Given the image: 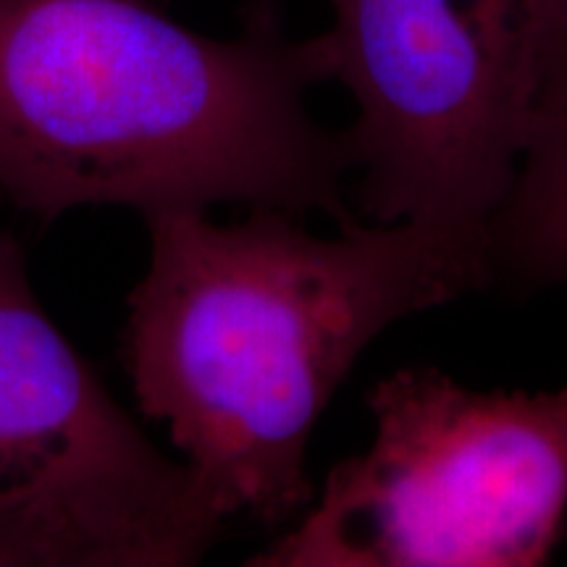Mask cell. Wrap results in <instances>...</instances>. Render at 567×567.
Instances as JSON below:
<instances>
[{
  "label": "cell",
  "instance_id": "cell-1",
  "mask_svg": "<svg viewBox=\"0 0 567 567\" xmlns=\"http://www.w3.org/2000/svg\"><path fill=\"white\" fill-rule=\"evenodd\" d=\"M250 208L145 216L147 271L132 289L124 365L142 413L226 517L284 526L313 502L308 444L381 331L492 284L486 224L339 226Z\"/></svg>",
  "mask_w": 567,
  "mask_h": 567
},
{
  "label": "cell",
  "instance_id": "cell-2",
  "mask_svg": "<svg viewBox=\"0 0 567 567\" xmlns=\"http://www.w3.org/2000/svg\"><path fill=\"white\" fill-rule=\"evenodd\" d=\"M329 34L295 40L271 0L208 38L142 0H0V193L42 221L213 205L354 224L347 132L310 113Z\"/></svg>",
  "mask_w": 567,
  "mask_h": 567
},
{
  "label": "cell",
  "instance_id": "cell-3",
  "mask_svg": "<svg viewBox=\"0 0 567 567\" xmlns=\"http://www.w3.org/2000/svg\"><path fill=\"white\" fill-rule=\"evenodd\" d=\"M365 452L331 467L250 567H538L567 515V384L476 392L431 365L368 394Z\"/></svg>",
  "mask_w": 567,
  "mask_h": 567
},
{
  "label": "cell",
  "instance_id": "cell-4",
  "mask_svg": "<svg viewBox=\"0 0 567 567\" xmlns=\"http://www.w3.org/2000/svg\"><path fill=\"white\" fill-rule=\"evenodd\" d=\"M226 520L61 334L0 231V567H187Z\"/></svg>",
  "mask_w": 567,
  "mask_h": 567
},
{
  "label": "cell",
  "instance_id": "cell-5",
  "mask_svg": "<svg viewBox=\"0 0 567 567\" xmlns=\"http://www.w3.org/2000/svg\"><path fill=\"white\" fill-rule=\"evenodd\" d=\"M334 80L373 224H486L534 124L547 0H331Z\"/></svg>",
  "mask_w": 567,
  "mask_h": 567
},
{
  "label": "cell",
  "instance_id": "cell-6",
  "mask_svg": "<svg viewBox=\"0 0 567 567\" xmlns=\"http://www.w3.org/2000/svg\"><path fill=\"white\" fill-rule=\"evenodd\" d=\"M492 284H567V116L530 132L513 187L486 221Z\"/></svg>",
  "mask_w": 567,
  "mask_h": 567
},
{
  "label": "cell",
  "instance_id": "cell-7",
  "mask_svg": "<svg viewBox=\"0 0 567 567\" xmlns=\"http://www.w3.org/2000/svg\"><path fill=\"white\" fill-rule=\"evenodd\" d=\"M567 116V0H547L542 51L536 69L534 124L557 122Z\"/></svg>",
  "mask_w": 567,
  "mask_h": 567
}]
</instances>
